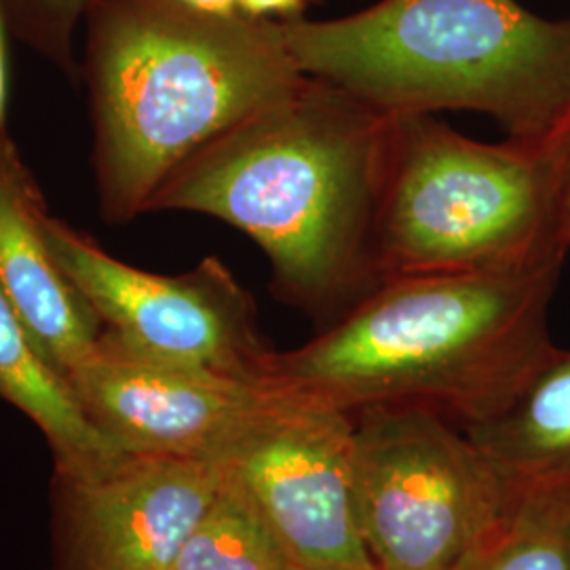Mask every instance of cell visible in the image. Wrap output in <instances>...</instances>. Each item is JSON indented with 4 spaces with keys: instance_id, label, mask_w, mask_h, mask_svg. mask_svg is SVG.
<instances>
[{
    "instance_id": "12",
    "label": "cell",
    "mask_w": 570,
    "mask_h": 570,
    "mask_svg": "<svg viewBox=\"0 0 570 570\" xmlns=\"http://www.w3.org/2000/svg\"><path fill=\"white\" fill-rule=\"evenodd\" d=\"M463 431L515 487H570V351L556 346L510 406Z\"/></svg>"
},
{
    "instance_id": "8",
    "label": "cell",
    "mask_w": 570,
    "mask_h": 570,
    "mask_svg": "<svg viewBox=\"0 0 570 570\" xmlns=\"http://www.w3.org/2000/svg\"><path fill=\"white\" fill-rule=\"evenodd\" d=\"M353 416L292 393L220 461L298 570H379L353 497Z\"/></svg>"
},
{
    "instance_id": "4",
    "label": "cell",
    "mask_w": 570,
    "mask_h": 570,
    "mask_svg": "<svg viewBox=\"0 0 570 570\" xmlns=\"http://www.w3.org/2000/svg\"><path fill=\"white\" fill-rule=\"evenodd\" d=\"M282 30L303 75L387 117L478 112L508 138L546 140L570 110V16L518 0H376Z\"/></svg>"
},
{
    "instance_id": "17",
    "label": "cell",
    "mask_w": 570,
    "mask_h": 570,
    "mask_svg": "<svg viewBox=\"0 0 570 570\" xmlns=\"http://www.w3.org/2000/svg\"><path fill=\"white\" fill-rule=\"evenodd\" d=\"M556 178V230L558 242L570 252V110L548 136Z\"/></svg>"
},
{
    "instance_id": "15",
    "label": "cell",
    "mask_w": 570,
    "mask_h": 570,
    "mask_svg": "<svg viewBox=\"0 0 570 570\" xmlns=\"http://www.w3.org/2000/svg\"><path fill=\"white\" fill-rule=\"evenodd\" d=\"M468 570H570V487L522 490L505 529Z\"/></svg>"
},
{
    "instance_id": "11",
    "label": "cell",
    "mask_w": 570,
    "mask_h": 570,
    "mask_svg": "<svg viewBox=\"0 0 570 570\" xmlns=\"http://www.w3.org/2000/svg\"><path fill=\"white\" fill-rule=\"evenodd\" d=\"M49 216L9 129H0V292L45 360L68 376L96 348L102 326L51 254Z\"/></svg>"
},
{
    "instance_id": "7",
    "label": "cell",
    "mask_w": 570,
    "mask_h": 570,
    "mask_svg": "<svg viewBox=\"0 0 570 570\" xmlns=\"http://www.w3.org/2000/svg\"><path fill=\"white\" fill-rule=\"evenodd\" d=\"M49 247L68 282L125 351L167 366L273 383L277 351L258 327L256 303L216 256L178 275L127 265L89 235L47 218Z\"/></svg>"
},
{
    "instance_id": "19",
    "label": "cell",
    "mask_w": 570,
    "mask_h": 570,
    "mask_svg": "<svg viewBox=\"0 0 570 570\" xmlns=\"http://www.w3.org/2000/svg\"><path fill=\"white\" fill-rule=\"evenodd\" d=\"M7 20L0 0V129H7V100H9V58H7Z\"/></svg>"
},
{
    "instance_id": "1",
    "label": "cell",
    "mask_w": 570,
    "mask_h": 570,
    "mask_svg": "<svg viewBox=\"0 0 570 570\" xmlns=\"http://www.w3.org/2000/svg\"><path fill=\"white\" fill-rule=\"evenodd\" d=\"M387 115L330 82H298L190 155L150 212H193L263 249L271 294L317 332L360 305L381 275L374 226Z\"/></svg>"
},
{
    "instance_id": "18",
    "label": "cell",
    "mask_w": 570,
    "mask_h": 570,
    "mask_svg": "<svg viewBox=\"0 0 570 570\" xmlns=\"http://www.w3.org/2000/svg\"><path fill=\"white\" fill-rule=\"evenodd\" d=\"M311 0H237L239 13L254 20L287 21L306 18Z\"/></svg>"
},
{
    "instance_id": "6",
    "label": "cell",
    "mask_w": 570,
    "mask_h": 570,
    "mask_svg": "<svg viewBox=\"0 0 570 570\" xmlns=\"http://www.w3.org/2000/svg\"><path fill=\"white\" fill-rule=\"evenodd\" d=\"M351 416L355 511L374 567L468 570L524 489L438 412L379 406Z\"/></svg>"
},
{
    "instance_id": "10",
    "label": "cell",
    "mask_w": 570,
    "mask_h": 570,
    "mask_svg": "<svg viewBox=\"0 0 570 570\" xmlns=\"http://www.w3.org/2000/svg\"><path fill=\"white\" fill-rule=\"evenodd\" d=\"M60 475L61 570H169L225 480L216 461L121 454Z\"/></svg>"
},
{
    "instance_id": "13",
    "label": "cell",
    "mask_w": 570,
    "mask_h": 570,
    "mask_svg": "<svg viewBox=\"0 0 570 570\" xmlns=\"http://www.w3.org/2000/svg\"><path fill=\"white\" fill-rule=\"evenodd\" d=\"M0 400L41 429L58 473H89L117 461V449L85 414L66 376L51 366L0 292Z\"/></svg>"
},
{
    "instance_id": "9",
    "label": "cell",
    "mask_w": 570,
    "mask_h": 570,
    "mask_svg": "<svg viewBox=\"0 0 570 570\" xmlns=\"http://www.w3.org/2000/svg\"><path fill=\"white\" fill-rule=\"evenodd\" d=\"M89 421L127 454L220 463L292 393L144 360L106 334L66 376Z\"/></svg>"
},
{
    "instance_id": "2",
    "label": "cell",
    "mask_w": 570,
    "mask_h": 570,
    "mask_svg": "<svg viewBox=\"0 0 570 570\" xmlns=\"http://www.w3.org/2000/svg\"><path fill=\"white\" fill-rule=\"evenodd\" d=\"M564 261L385 279L334 326L277 351L273 383L346 414L425 407L484 423L556 351L548 320Z\"/></svg>"
},
{
    "instance_id": "5",
    "label": "cell",
    "mask_w": 570,
    "mask_h": 570,
    "mask_svg": "<svg viewBox=\"0 0 570 570\" xmlns=\"http://www.w3.org/2000/svg\"><path fill=\"white\" fill-rule=\"evenodd\" d=\"M546 140L480 142L435 115L389 117L374 226L381 282L567 256Z\"/></svg>"
},
{
    "instance_id": "16",
    "label": "cell",
    "mask_w": 570,
    "mask_h": 570,
    "mask_svg": "<svg viewBox=\"0 0 570 570\" xmlns=\"http://www.w3.org/2000/svg\"><path fill=\"white\" fill-rule=\"evenodd\" d=\"M87 7L89 0H2L9 35L70 79L79 75L75 42Z\"/></svg>"
},
{
    "instance_id": "3",
    "label": "cell",
    "mask_w": 570,
    "mask_h": 570,
    "mask_svg": "<svg viewBox=\"0 0 570 570\" xmlns=\"http://www.w3.org/2000/svg\"><path fill=\"white\" fill-rule=\"evenodd\" d=\"M81 32L98 202L115 225L146 214L190 155L303 77L282 21L178 0H89Z\"/></svg>"
},
{
    "instance_id": "20",
    "label": "cell",
    "mask_w": 570,
    "mask_h": 570,
    "mask_svg": "<svg viewBox=\"0 0 570 570\" xmlns=\"http://www.w3.org/2000/svg\"><path fill=\"white\" fill-rule=\"evenodd\" d=\"M184 7L197 11V13H205V16H235L239 13L237 0H178Z\"/></svg>"
},
{
    "instance_id": "14",
    "label": "cell",
    "mask_w": 570,
    "mask_h": 570,
    "mask_svg": "<svg viewBox=\"0 0 570 570\" xmlns=\"http://www.w3.org/2000/svg\"><path fill=\"white\" fill-rule=\"evenodd\" d=\"M225 469V468H223ZM169 570H296L256 503L225 471L223 487Z\"/></svg>"
},
{
    "instance_id": "21",
    "label": "cell",
    "mask_w": 570,
    "mask_h": 570,
    "mask_svg": "<svg viewBox=\"0 0 570 570\" xmlns=\"http://www.w3.org/2000/svg\"><path fill=\"white\" fill-rule=\"evenodd\" d=\"M296 570H298V569H296Z\"/></svg>"
}]
</instances>
